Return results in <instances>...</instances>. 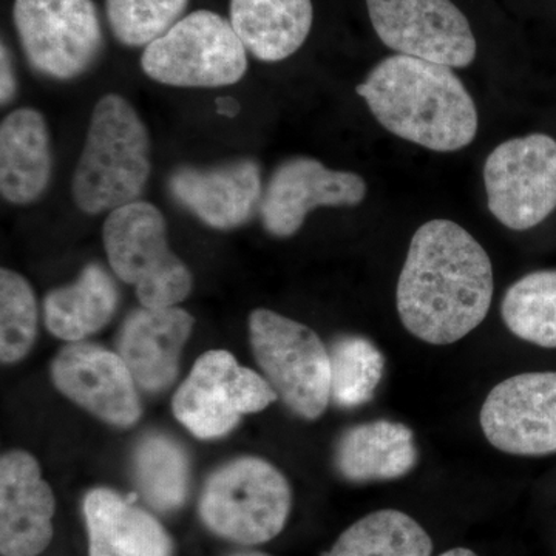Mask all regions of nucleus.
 Segmentation results:
<instances>
[{"mask_svg":"<svg viewBox=\"0 0 556 556\" xmlns=\"http://www.w3.org/2000/svg\"><path fill=\"white\" fill-rule=\"evenodd\" d=\"M492 298V262L470 232L450 219H431L416 230L396 291L409 334L452 345L484 321Z\"/></svg>","mask_w":556,"mask_h":556,"instance_id":"1","label":"nucleus"},{"mask_svg":"<svg viewBox=\"0 0 556 556\" xmlns=\"http://www.w3.org/2000/svg\"><path fill=\"white\" fill-rule=\"evenodd\" d=\"M356 93L380 126L420 148L456 152L477 137V105L447 65L393 54L369 72Z\"/></svg>","mask_w":556,"mask_h":556,"instance_id":"2","label":"nucleus"},{"mask_svg":"<svg viewBox=\"0 0 556 556\" xmlns=\"http://www.w3.org/2000/svg\"><path fill=\"white\" fill-rule=\"evenodd\" d=\"M150 137L137 110L119 94H105L91 112L90 126L72 181L84 214L100 215L135 203L148 185Z\"/></svg>","mask_w":556,"mask_h":556,"instance_id":"3","label":"nucleus"},{"mask_svg":"<svg viewBox=\"0 0 556 556\" xmlns=\"http://www.w3.org/2000/svg\"><path fill=\"white\" fill-rule=\"evenodd\" d=\"M102 240L110 268L135 288L146 308L177 306L189 298L192 274L170 251L159 207L138 200L109 212Z\"/></svg>","mask_w":556,"mask_h":556,"instance_id":"4","label":"nucleus"},{"mask_svg":"<svg viewBox=\"0 0 556 556\" xmlns=\"http://www.w3.org/2000/svg\"><path fill=\"white\" fill-rule=\"evenodd\" d=\"M291 486L285 475L260 457H239L208 477L200 515L208 530L233 543L262 544L287 525Z\"/></svg>","mask_w":556,"mask_h":556,"instance_id":"5","label":"nucleus"},{"mask_svg":"<svg viewBox=\"0 0 556 556\" xmlns=\"http://www.w3.org/2000/svg\"><path fill=\"white\" fill-rule=\"evenodd\" d=\"M249 338L278 399L302 419L324 415L331 399V357L317 332L274 311L255 309Z\"/></svg>","mask_w":556,"mask_h":556,"instance_id":"6","label":"nucleus"},{"mask_svg":"<svg viewBox=\"0 0 556 556\" xmlns=\"http://www.w3.org/2000/svg\"><path fill=\"white\" fill-rule=\"evenodd\" d=\"M247 51L230 21L200 10L149 43L141 67L149 78L166 86L215 89L243 78Z\"/></svg>","mask_w":556,"mask_h":556,"instance_id":"7","label":"nucleus"},{"mask_svg":"<svg viewBox=\"0 0 556 556\" xmlns=\"http://www.w3.org/2000/svg\"><path fill=\"white\" fill-rule=\"evenodd\" d=\"M13 16L28 64L46 78H78L104 49L91 0H16Z\"/></svg>","mask_w":556,"mask_h":556,"instance_id":"8","label":"nucleus"},{"mask_svg":"<svg viewBox=\"0 0 556 556\" xmlns=\"http://www.w3.org/2000/svg\"><path fill=\"white\" fill-rule=\"evenodd\" d=\"M277 399L265 376L240 367L229 351L212 350L195 362L172 409L193 437L215 439L230 433L241 416L263 412Z\"/></svg>","mask_w":556,"mask_h":556,"instance_id":"9","label":"nucleus"},{"mask_svg":"<svg viewBox=\"0 0 556 556\" xmlns=\"http://www.w3.org/2000/svg\"><path fill=\"white\" fill-rule=\"evenodd\" d=\"M486 203L511 230L535 228L556 208V141L544 134L508 139L484 166Z\"/></svg>","mask_w":556,"mask_h":556,"instance_id":"10","label":"nucleus"},{"mask_svg":"<svg viewBox=\"0 0 556 556\" xmlns=\"http://www.w3.org/2000/svg\"><path fill=\"white\" fill-rule=\"evenodd\" d=\"M369 20L397 54L466 68L477 58V39L452 0H367Z\"/></svg>","mask_w":556,"mask_h":556,"instance_id":"11","label":"nucleus"},{"mask_svg":"<svg viewBox=\"0 0 556 556\" xmlns=\"http://www.w3.org/2000/svg\"><path fill=\"white\" fill-rule=\"evenodd\" d=\"M479 424L490 445L507 455L556 453V371L522 372L497 383Z\"/></svg>","mask_w":556,"mask_h":556,"instance_id":"12","label":"nucleus"},{"mask_svg":"<svg viewBox=\"0 0 556 556\" xmlns=\"http://www.w3.org/2000/svg\"><path fill=\"white\" fill-rule=\"evenodd\" d=\"M365 195L367 182L357 174L328 169L320 161L299 156L274 170L258 214L270 236L288 239L299 232L314 208L357 206Z\"/></svg>","mask_w":556,"mask_h":556,"instance_id":"13","label":"nucleus"},{"mask_svg":"<svg viewBox=\"0 0 556 556\" xmlns=\"http://www.w3.org/2000/svg\"><path fill=\"white\" fill-rule=\"evenodd\" d=\"M51 378L65 397L110 426L131 427L141 417L137 382L119 354L68 343L54 357Z\"/></svg>","mask_w":556,"mask_h":556,"instance_id":"14","label":"nucleus"},{"mask_svg":"<svg viewBox=\"0 0 556 556\" xmlns=\"http://www.w3.org/2000/svg\"><path fill=\"white\" fill-rule=\"evenodd\" d=\"M174 200L208 228L229 230L251 222L262 206V170L243 159L212 167L181 166L172 172Z\"/></svg>","mask_w":556,"mask_h":556,"instance_id":"15","label":"nucleus"},{"mask_svg":"<svg viewBox=\"0 0 556 556\" xmlns=\"http://www.w3.org/2000/svg\"><path fill=\"white\" fill-rule=\"evenodd\" d=\"M54 495L38 460L13 450L0 459V552L38 556L53 538Z\"/></svg>","mask_w":556,"mask_h":556,"instance_id":"16","label":"nucleus"},{"mask_svg":"<svg viewBox=\"0 0 556 556\" xmlns=\"http://www.w3.org/2000/svg\"><path fill=\"white\" fill-rule=\"evenodd\" d=\"M192 329L193 317L178 306H142L126 318L119 332L118 354L141 390L161 393L175 382L179 357Z\"/></svg>","mask_w":556,"mask_h":556,"instance_id":"17","label":"nucleus"},{"mask_svg":"<svg viewBox=\"0 0 556 556\" xmlns=\"http://www.w3.org/2000/svg\"><path fill=\"white\" fill-rule=\"evenodd\" d=\"M53 170L46 118L35 109L11 112L0 126V192L13 204H30L49 188Z\"/></svg>","mask_w":556,"mask_h":556,"instance_id":"18","label":"nucleus"},{"mask_svg":"<svg viewBox=\"0 0 556 556\" xmlns=\"http://www.w3.org/2000/svg\"><path fill=\"white\" fill-rule=\"evenodd\" d=\"M90 556H172L163 526L119 493L94 489L84 500Z\"/></svg>","mask_w":556,"mask_h":556,"instance_id":"19","label":"nucleus"},{"mask_svg":"<svg viewBox=\"0 0 556 556\" xmlns=\"http://www.w3.org/2000/svg\"><path fill=\"white\" fill-rule=\"evenodd\" d=\"M417 464L415 434L391 420H372L348 428L334 450L340 477L353 482L391 481Z\"/></svg>","mask_w":556,"mask_h":556,"instance_id":"20","label":"nucleus"},{"mask_svg":"<svg viewBox=\"0 0 556 556\" xmlns=\"http://www.w3.org/2000/svg\"><path fill=\"white\" fill-rule=\"evenodd\" d=\"M311 0H230V24L244 49L263 62L292 56L313 27Z\"/></svg>","mask_w":556,"mask_h":556,"instance_id":"21","label":"nucleus"},{"mask_svg":"<svg viewBox=\"0 0 556 556\" xmlns=\"http://www.w3.org/2000/svg\"><path fill=\"white\" fill-rule=\"evenodd\" d=\"M118 303L119 291L112 276L98 263H90L75 283L47 294L43 321L54 338L83 342L112 320Z\"/></svg>","mask_w":556,"mask_h":556,"instance_id":"22","label":"nucleus"},{"mask_svg":"<svg viewBox=\"0 0 556 556\" xmlns=\"http://www.w3.org/2000/svg\"><path fill=\"white\" fill-rule=\"evenodd\" d=\"M433 541L404 511H375L339 536L328 556H431Z\"/></svg>","mask_w":556,"mask_h":556,"instance_id":"23","label":"nucleus"},{"mask_svg":"<svg viewBox=\"0 0 556 556\" xmlns=\"http://www.w3.org/2000/svg\"><path fill=\"white\" fill-rule=\"evenodd\" d=\"M134 478L142 497L160 511L177 510L189 493L190 466L185 448L164 434H148L134 452Z\"/></svg>","mask_w":556,"mask_h":556,"instance_id":"24","label":"nucleus"},{"mask_svg":"<svg viewBox=\"0 0 556 556\" xmlns=\"http://www.w3.org/2000/svg\"><path fill=\"white\" fill-rule=\"evenodd\" d=\"M501 316L511 334L541 348H556V270H536L507 289Z\"/></svg>","mask_w":556,"mask_h":556,"instance_id":"25","label":"nucleus"},{"mask_svg":"<svg viewBox=\"0 0 556 556\" xmlns=\"http://www.w3.org/2000/svg\"><path fill=\"white\" fill-rule=\"evenodd\" d=\"M331 397L342 408H358L375 397L386 358L375 343L345 336L331 348Z\"/></svg>","mask_w":556,"mask_h":556,"instance_id":"26","label":"nucleus"},{"mask_svg":"<svg viewBox=\"0 0 556 556\" xmlns=\"http://www.w3.org/2000/svg\"><path fill=\"white\" fill-rule=\"evenodd\" d=\"M38 302L35 292L20 274L0 273V358L16 364L30 353L38 334Z\"/></svg>","mask_w":556,"mask_h":556,"instance_id":"27","label":"nucleus"},{"mask_svg":"<svg viewBox=\"0 0 556 556\" xmlns=\"http://www.w3.org/2000/svg\"><path fill=\"white\" fill-rule=\"evenodd\" d=\"M189 0H108L113 35L127 47H148L182 20Z\"/></svg>","mask_w":556,"mask_h":556,"instance_id":"28","label":"nucleus"},{"mask_svg":"<svg viewBox=\"0 0 556 556\" xmlns=\"http://www.w3.org/2000/svg\"><path fill=\"white\" fill-rule=\"evenodd\" d=\"M16 91L13 61H11L10 50L2 43V50H0V102L2 105L10 104L16 97Z\"/></svg>","mask_w":556,"mask_h":556,"instance_id":"29","label":"nucleus"},{"mask_svg":"<svg viewBox=\"0 0 556 556\" xmlns=\"http://www.w3.org/2000/svg\"><path fill=\"white\" fill-rule=\"evenodd\" d=\"M217 109L219 115L228 116V118H233L240 112L239 102L233 98H222L217 101Z\"/></svg>","mask_w":556,"mask_h":556,"instance_id":"30","label":"nucleus"},{"mask_svg":"<svg viewBox=\"0 0 556 556\" xmlns=\"http://www.w3.org/2000/svg\"><path fill=\"white\" fill-rule=\"evenodd\" d=\"M439 556H478L475 552H471L470 548L456 547L450 548V551L444 552V554Z\"/></svg>","mask_w":556,"mask_h":556,"instance_id":"31","label":"nucleus"},{"mask_svg":"<svg viewBox=\"0 0 556 556\" xmlns=\"http://www.w3.org/2000/svg\"><path fill=\"white\" fill-rule=\"evenodd\" d=\"M236 556H268V555H263V554H240V555H236Z\"/></svg>","mask_w":556,"mask_h":556,"instance_id":"32","label":"nucleus"}]
</instances>
